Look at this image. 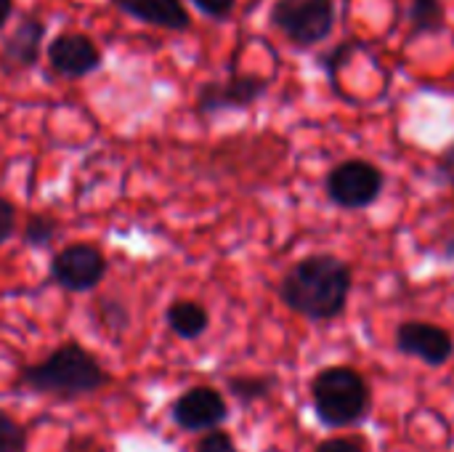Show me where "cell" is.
<instances>
[{
    "label": "cell",
    "instance_id": "52a82bcc",
    "mask_svg": "<svg viewBox=\"0 0 454 452\" xmlns=\"http://www.w3.org/2000/svg\"><path fill=\"white\" fill-rule=\"evenodd\" d=\"M106 274V258L88 242H74L59 250L51 261V277L69 293H85L101 285Z\"/></svg>",
    "mask_w": 454,
    "mask_h": 452
},
{
    "label": "cell",
    "instance_id": "7402d4cb",
    "mask_svg": "<svg viewBox=\"0 0 454 452\" xmlns=\"http://www.w3.org/2000/svg\"><path fill=\"white\" fill-rule=\"evenodd\" d=\"M13 232H16V208L13 202L0 197V245H5Z\"/></svg>",
    "mask_w": 454,
    "mask_h": 452
},
{
    "label": "cell",
    "instance_id": "7a4b0ae2",
    "mask_svg": "<svg viewBox=\"0 0 454 452\" xmlns=\"http://www.w3.org/2000/svg\"><path fill=\"white\" fill-rule=\"evenodd\" d=\"M21 384L61 400H77L98 392L106 384V373L88 349L69 341L48 354L43 362L24 368Z\"/></svg>",
    "mask_w": 454,
    "mask_h": 452
},
{
    "label": "cell",
    "instance_id": "5b68a950",
    "mask_svg": "<svg viewBox=\"0 0 454 452\" xmlns=\"http://www.w3.org/2000/svg\"><path fill=\"white\" fill-rule=\"evenodd\" d=\"M386 186V176L367 160H346L327 173V197L346 210H362L378 202Z\"/></svg>",
    "mask_w": 454,
    "mask_h": 452
},
{
    "label": "cell",
    "instance_id": "d6986e66",
    "mask_svg": "<svg viewBox=\"0 0 454 452\" xmlns=\"http://www.w3.org/2000/svg\"><path fill=\"white\" fill-rule=\"evenodd\" d=\"M356 48H362V43H351V40H348V43H340L338 48H333L330 53H325V56H322V67L327 69V75H330L333 80L338 77L340 67L348 61V56H351Z\"/></svg>",
    "mask_w": 454,
    "mask_h": 452
},
{
    "label": "cell",
    "instance_id": "2e32d148",
    "mask_svg": "<svg viewBox=\"0 0 454 452\" xmlns=\"http://www.w3.org/2000/svg\"><path fill=\"white\" fill-rule=\"evenodd\" d=\"M274 378L269 376H245V378H231L229 381V392L242 402V405H250L255 400H263L271 394L274 389Z\"/></svg>",
    "mask_w": 454,
    "mask_h": 452
},
{
    "label": "cell",
    "instance_id": "d4e9b609",
    "mask_svg": "<svg viewBox=\"0 0 454 452\" xmlns=\"http://www.w3.org/2000/svg\"><path fill=\"white\" fill-rule=\"evenodd\" d=\"M11 16H13V0H0V29L8 24Z\"/></svg>",
    "mask_w": 454,
    "mask_h": 452
},
{
    "label": "cell",
    "instance_id": "9a60e30c",
    "mask_svg": "<svg viewBox=\"0 0 454 452\" xmlns=\"http://www.w3.org/2000/svg\"><path fill=\"white\" fill-rule=\"evenodd\" d=\"M59 234V221L53 216H45V213H32L24 224V232H21V240L32 248H45L53 242V237Z\"/></svg>",
    "mask_w": 454,
    "mask_h": 452
},
{
    "label": "cell",
    "instance_id": "277c9868",
    "mask_svg": "<svg viewBox=\"0 0 454 452\" xmlns=\"http://www.w3.org/2000/svg\"><path fill=\"white\" fill-rule=\"evenodd\" d=\"M269 21L293 45L311 48L330 37L335 27V0H274Z\"/></svg>",
    "mask_w": 454,
    "mask_h": 452
},
{
    "label": "cell",
    "instance_id": "4fadbf2b",
    "mask_svg": "<svg viewBox=\"0 0 454 452\" xmlns=\"http://www.w3.org/2000/svg\"><path fill=\"white\" fill-rule=\"evenodd\" d=\"M165 322H168L173 336H178L184 341H197L200 336L207 333L210 314L202 304L189 301V298H178L165 309Z\"/></svg>",
    "mask_w": 454,
    "mask_h": 452
},
{
    "label": "cell",
    "instance_id": "44dd1931",
    "mask_svg": "<svg viewBox=\"0 0 454 452\" xmlns=\"http://www.w3.org/2000/svg\"><path fill=\"white\" fill-rule=\"evenodd\" d=\"M197 452H239L234 440L223 432H210L200 445H197Z\"/></svg>",
    "mask_w": 454,
    "mask_h": 452
},
{
    "label": "cell",
    "instance_id": "ba28073f",
    "mask_svg": "<svg viewBox=\"0 0 454 452\" xmlns=\"http://www.w3.org/2000/svg\"><path fill=\"white\" fill-rule=\"evenodd\" d=\"M45 59H48V67L64 80L88 77L98 72L104 64V53L96 45V40L77 29L59 32L45 48Z\"/></svg>",
    "mask_w": 454,
    "mask_h": 452
},
{
    "label": "cell",
    "instance_id": "cb8c5ba5",
    "mask_svg": "<svg viewBox=\"0 0 454 452\" xmlns=\"http://www.w3.org/2000/svg\"><path fill=\"white\" fill-rule=\"evenodd\" d=\"M439 176H442L444 181L454 184V141L444 149V155L439 157Z\"/></svg>",
    "mask_w": 454,
    "mask_h": 452
},
{
    "label": "cell",
    "instance_id": "8fae6325",
    "mask_svg": "<svg viewBox=\"0 0 454 452\" xmlns=\"http://www.w3.org/2000/svg\"><path fill=\"white\" fill-rule=\"evenodd\" d=\"M396 349L407 357H415L431 368H442L452 360L454 338L450 330L423 322V320H410L396 328Z\"/></svg>",
    "mask_w": 454,
    "mask_h": 452
},
{
    "label": "cell",
    "instance_id": "9c48e42d",
    "mask_svg": "<svg viewBox=\"0 0 454 452\" xmlns=\"http://www.w3.org/2000/svg\"><path fill=\"white\" fill-rule=\"evenodd\" d=\"M48 32L45 19L35 16V13H24L19 19V24L3 35L0 40V69L3 75L13 77L21 72H29L40 64L43 56V37Z\"/></svg>",
    "mask_w": 454,
    "mask_h": 452
},
{
    "label": "cell",
    "instance_id": "5bb4252c",
    "mask_svg": "<svg viewBox=\"0 0 454 452\" xmlns=\"http://www.w3.org/2000/svg\"><path fill=\"white\" fill-rule=\"evenodd\" d=\"M410 24H412L410 40L423 37V35L442 32L444 24H447V8H444V3L442 0H412L410 3Z\"/></svg>",
    "mask_w": 454,
    "mask_h": 452
},
{
    "label": "cell",
    "instance_id": "603a6c76",
    "mask_svg": "<svg viewBox=\"0 0 454 452\" xmlns=\"http://www.w3.org/2000/svg\"><path fill=\"white\" fill-rule=\"evenodd\" d=\"M314 452H364V448L356 440L338 437V440H325Z\"/></svg>",
    "mask_w": 454,
    "mask_h": 452
},
{
    "label": "cell",
    "instance_id": "6da1fadb",
    "mask_svg": "<svg viewBox=\"0 0 454 452\" xmlns=\"http://www.w3.org/2000/svg\"><path fill=\"white\" fill-rule=\"evenodd\" d=\"M351 269L346 261L330 253L306 256L279 282V301L311 322L335 320L346 309Z\"/></svg>",
    "mask_w": 454,
    "mask_h": 452
},
{
    "label": "cell",
    "instance_id": "ac0fdd59",
    "mask_svg": "<svg viewBox=\"0 0 454 452\" xmlns=\"http://www.w3.org/2000/svg\"><path fill=\"white\" fill-rule=\"evenodd\" d=\"M186 3V0H184ZM202 16L213 19V21H226L234 8H237V0H189Z\"/></svg>",
    "mask_w": 454,
    "mask_h": 452
},
{
    "label": "cell",
    "instance_id": "30bf717a",
    "mask_svg": "<svg viewBox=\"0 0 454 452\" xmlns=\"http://www.w3.org/2000/svg\"><path fill=\"white\" fill-rule=\"evenodd\" d=\"M170 418L184 432H215L229 418V405L218 389L194 386L173 402Z\"/></svg>",
    "mask_w": 454,
    "mask_h": 452
},
{
    "label": "cell",
    "instance_id": "ffe728a7",
    "mask_svg": "<svg viewBox=\"0 0 454 452\" xmlns=\"http://www.w3.org/2000/svg\"><path fill=\"white\" fill-rule=\"evenodd\" d=\"M101 309H104V325H106V330L120 333V330L128 328V309H125L120 301H114V298H101Z\"/></svg>",
    "mask_w": 454,
    "mask_h": 452
},
{
    "label": "cell",
    "instance_id": "8992f818",
    "mask_svg": "<svg viewBox=\"0 0 454 452\" xmlns=\"http://www.w3.org/2000/svg\"><path fill=\"white\" fill-rule=\"evenodd\" d=\"M271 80L258 75H229L226 80H207L197 88L194 96V112L202 117H213L221 112H242L258 104Z\"/></svg>",
    "mask_w": 454,
    "mask_h": 452
},
{
    "label": "cell",
    "instance_id": "e0dca14e",
    "mask_svg": "<svg viewBox=\"0 0 454 452\" xmlns=\"http://www.w3.org/2000/svg\"><path fill=\"white\" fill-rule=\"evenodd\" d=\"M27 450V432L0 410V452H24Z\"/></svg>",
    "mask_w": 454,
    "mask_h": 452
},
{
    "label": "cell",
    "instance_id": "7c38bea8",
    "mask_svg": "<svg viewBox=\"0 0 454 452\" xmlns=\"http://www.w3.org/2000/svg\"><path fill=\"white\" fill-rule=\"evenodd\" d=\"M120 13L165 32L192 29V13L184 0H109Z\"/></svg>",
    "mask_w": 454,
    "mask_h": 452
},
{
    "label": "cell",
    "instance_id": "3957f363",
    "mask_svg": "<svg viewBox=\"0 0 454 452\" xmlns=\"http://www.w3.org/2000/svg\"><path fill=\"white\" fill-rule=\"evenodd\" d=\"M311 402L327 429H343L367 416L370 386L354 368H327L311 381Z\"/></svg>",
    "mask_w": 454,
    "mask_h": 452
}]
</instances>
